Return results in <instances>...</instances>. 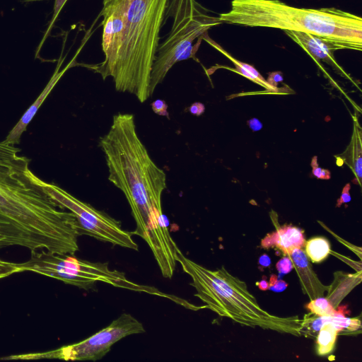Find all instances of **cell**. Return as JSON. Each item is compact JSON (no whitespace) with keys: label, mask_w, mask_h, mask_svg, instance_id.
<instances>
[{"label":"cell","mask_w":362,"mask_h":362,"mask_svg":"<svg viewBox=\"0 0 362 362\" xmlns=\"http://www.w3.org/2000/svg\"><path fill=\"white\" fill-rule=\"evenodd\" d=\"M276 267L280 274H286L289 273L293 267L291 259L284 257L276 263Z\"/></svg>","instance_id":"603a6c76"},{"label":"cell","mask_w":362,"mask_h":362,"mask_svg":"<svg viewBox=\"0 0 362 362\" xmlns=\"http://www.w3.org/2000/svg\"><path fill=\"white\" fill-rule=\"evenodd\" d=\"M44 186L59 207L74 214L78 235H87L115 245L138 250L132 233L124 230L119 221L56 185L44 182Z\"/></svg>","instance_id":"9c48e42d"},{"label":"cell","mask_w":362,"mask_h":362,"mask_svg":"<svg viewBox=\"0 0 362 362\" xmlns=\"http://www.w3.org/2000/svg\"><path fill=\"white\" fill-rule=\"evenodd\" d=\"M67 0H55L54 4L53 14L48 27L52 28L58 18V16Z\"/></svg>","instance_id":"d4e9b609"},{"label":"cell","mask_w":362,"mask_h":362,"mask_svg":"<svg viewBox=\"0 0 362 362\" xmlns=\"http://www.w3.org/2000/svg\"><path fill=\"white\" fill-rule=\"evenodd\" d=\"M311 166L313 168V175L315 177L322 180H329L330 178V172L328 170L320 168L318 165L317 156H313L312 158Z\"/></svg>","instance_id":"44dd1931"},{"label":"cell","mask_w":362,"mask_h":362,"mask_svg":"<svg viewBox=\"0 0 362 362\" xmlns=\"http://www.w3.org/2000/svg\"><path fill=\"white\" fill-rule=\"evenodd\" d=\"M288 284L283 280L278 279L274 274L272 275L269 281V289L275 292H281L284 291Z\"/></svg>","instance_id":"7402d4cb"},{"label":"cell","mask_w":362,"mask_h":362,"mask_svg":"<svg viewBox=\"0 0 362 362\" xmlns=\"http://www.w3.org/2000/svg\"><path fill=\"white\" fill-rule=\"evenodd\" d=\"M175 258L191 277V285L197 291L195 296L206 308L243 325L300 335L302 320L297 316L283 317L269 313L258 304L245 283L223 267L216 270L206 269L188 259L178 247Z\"/></svg>","instance_id":"5b68a950"},{"label":"cell","mask_w":362,"mask_h":362,"mask_svg":"<svg viewBox=\"0 0 362 362\" xmlns=\"http://www.w3.org/2000/svg\"><path fill=\"white\" fill-rule=\"evenodd\" d=\"M284 31L291 40L308 52L317 62H324L332 66L338 73L346 75L334 59L333 53L336 49L331 45L310 33Z\"/></svg>","instance_id":"7c38bea8"},{"label":"cell","mask_w":362,"mask_h":362,"mask_svg":"<svg viewBox=\"0 0 362 362\" xmlns=\"http://www.w3.org/2000/svg\"><path fill=\"white\" fill-rule=\"evenodd\" d=\"M170 1L103 0L120 11L124 25L122 46L110 77L116 90L132 94L141 103L150 97L151 74Z\"/></svg>","instance_id":"277c9868"},{"label":"cell","mask_w":362,"mask_h":362,"mask_svg":"<svg viewBox=\"0 0 362 362\" xmlns=\"http://www.w3.org/2000/svg\"><path fill=\"white\" fill-rule=\"evenodd\" d=\"M153 112L159 115L168 117V105L166 103L160 99L154 100L151 103Z\"/></svg>","instance_id":"cb8c5ba5"},{"label":"cell","mask_w":362,"mask_h":362,"mask_svg":"<svg viewBox=\"0 0 362 362\" xmlns=\"http://www.w3.org/2000/svg\"><path fill=\"white\" fill-rule=\"evenodd\" d=\"M108 169V180L124 194L136 222L132 235L148 244L162 275L170 279L176 266L177 246L165 222L161 198L166 175L151 159L136 132L134 116L114 115L99 139Z\"/></svg>","instance_id":"6da1fadb"},{"label":"cell","mask_w":362,"mask_h":362,"mask_svg":"<svg viewBox=\"0 0 362 362\" xmlns=\"http://www.w3.org/2000/svg\"><path fill=\"white\" fill-rule=\"evenodd\" d=\"M270 263H271L270 258L266 254L262 255L259 258V264L262 267H267L269 266Z\"/></svg>","instance_id":"f546056e"},{"label":"cell","mask_w":362,"mask_h":362,"mask_svg":"<svg viewBox=\"0 0 362 362\" xmlns=\"http://www.w3.org/2000/svg\"><path fill=\"white\" fill-rule=\"evenodd\" d=\"M204 110V105L201 103H194L189 107V112L197 116L202 115Z\"/></svg>","instance_id":"83f0119b"},{"label":"cell","mask_w":362,"mask_h":362,"mask_svg":"<svg viewBox=\"0 0 362 362\" xmlns=\"http://www.w3.org/2000/svg\"><path fill=\"white\" fill-rule=\"evenodd\" d=\"M284 77L281 72L274 71L269 74L267 82L275 90H276L277 85L283 81Z\"/></svg>","instance_id":"484cf974"},{"label":"cell","mask_w":362,"mask_h":362,"mask_svg":"<svg viewBox=\"0 0 362 362\" xmlns=\"http://www.w3.org/2000/svg\"><path fill=\"white\" fill-rule=\"evenodd\" d=\"M30 168V159L0 141V216L28 234L40 250L74 255L78 250L74 214L62 209Z\"/></svg>","instance_id":"7a4b0ae2"},{"label":"cell","mask_w":362,"mask_h":362,"mask_svg":"<svg viewBox=\"0 0 362 362\" xmlns=\"http://www.w3.org/2000/svg\"><path fill=\"white\" fill-rule=\"evenodd\" d=\"M145 332L143 325L128 313L122 314L107 327L78 343L54 350L11 355L0 360L61 359L64 361H98L105 356L112 346L124 337Z\"/></svg>","instance_id":"ba28073f"},{"label":"cell","mask_w":362,"mask_h":362,"mask_svg":"<svg viewBox=\"0 0 362 362\" xmlns=\"http://www.w3.org/2000/svg\"><path fill=\"white\" fill-rule=\"evenodd\" d=\"M339 275L338 278H335V281L329 286V295L326 297L335 309L341 299L358 284L357 279H361V275L357 277L356 274L342 273V276L341 272H339Z\"/></svg>","instance_id":"2e32d148"},{"label":"cell","mask_w":362,"mask_h":362,"mask_svg":"<svg viewBox=\"0 0 362 362\" xmlns=\"http://www.w3.org/2000/svg\"><path fill=\"white\" fill-rule=\"evenodd\" d=\"M52 28H49V27H47V30H45V33H44V35H43V37L41 40V42H40V45L37 47V54H36V57L37 56V54L38 52H40L43 43L45 42V40L47 39V37H48V35H49V33L52 30Z\"/></svg>","instance_id":"4dcf8cb0"},{"label":"cell","mask_w":362,"mask_h":362,"mask_svg":"<svg viewBox=\"0 0 362 362\" xmlns=\"http://www.w3.org/2000/svg\"><path fill=\"white\" fill-rule=\"evenodd\" d=\"M351 185L349 183L346 184L341 192V197L337 199V206L339 207L344 203H348L351 201V197L349 193Z\"/></svg>","instance_id":"4316f807"},{"label":"cell","mask_w":362,"mask_h":362,"mask_svg":"<svg viewBox=\"0 0 362 362\" xmlns=\"http://www.w3.org/2000/svg\"><path fill=\"white\" fill-rule=\"evenodd\" d=\"M304 243L303 231L292 226H284L276 231L267 234L261 241L262 247H276L288 255L294 249L301 248Z\"/></svg>","instance_id":"4fadbf2b"},{"label":"cell","mask_w":362,"mask_h":362,"mask_svg":"<svg viewBox=\"0 0 362 362\" xmlns=\"http://www.w3.org/2000/svg\"><path fill=\"white\" fill-rule=\"evenodd\" d=\"M18 245L31 251L40 250L37 244L7 218L0 216V249Z\"/></svg>","instance_id":"5bb4252c"},{"label":"cell","mask_w":362,"mask_h":362,"mask_svg":"<svg viewBox=\"0 0 362 362\" xmlns=\"http://www.w3.org/2000/svg\"><path fill=\"white\" fill-rule=\"evenodd\" d=\"M288 256L299 277L303 293L310 300L322 296L329 286L323 285L319 280L305 252L301 248H296Z\"/></svg>","instance_id":"8fae6325"},{"label":"cell","mask_w":362,"mask_h":362,"mask_svg":"<svg viewBox=\"0 0 362 362\" xmlns=\"http://www.w3.org/2000/svg\"><path fill=\"white\" fill-rule=\"evenodd\" d=\"M204 39L207 40L209 43L212 45V46H214L215 48L221 52L233 63V64L235 65V71L247 78L248 79L261 85L262 86L266 88L269 90H276L267 82V81L263 78V76L252 65H250L245 62H242L233 58L231 55H230L228 52L223 49L216 43H214L211 40H209V38L206 39V37H204Z\"/></svg>","instance_id":"e0dca14e"},{"label":"cell","mask_w":362,"mask_h":362,"mask_svg":"<svg viewBox=\"0 0 362 362\" xmlns=\"http://www.w3.org/2000/svg\"><path fill=\"white\" fill-rule=\"evenodd\" d=\"M75 58V57H74ZM74 59L69 63V64L65 67L63 70L59 71V68L62 64L64 59L60 57L58 61L56 69L51 77L50 80L47 83V86L34 101V103L29 107V108L25 112L23 116L21 117L19 121L15 124V126L8 132L6 138L3 140L5 143L11 145L19 144L22 134L26 130L28 125L30 124L38 109L48 96L49 93L53 89L55 84L57 83L59 79L62 77L64 73L73 64Z\"/></svg>","instance_id":"30bf717a"},{"label":"cell","mask_w":362,"mask_h":362,"mask_svg":"<svg viewBox=\"0 0 362 362\" xmlns=\"http://www.w3.org/2000/svg\"><path fill=\"white\" fill-rule=\"evenodd\" d=\"M257 285L260 290L266 291L269 289V282L267 281V279H265V276H263L262 280L258 282Z\"/></svg>","instance_id":"1f68e13d"},{"label":"cell","mask_w":362,"mask_h":362,"mask_svg":"<svg viewBox=\"0 0 362 362\" xmlns=\"http://www.w3.org/2000/svg\"><path fill=\"white\" fill-rule=\"evenodd\" d=\"M18 267L20 272H33L86 290L93 288L97 281H101L117 288L176 300L175 296L163 293L155 287L129 281L124 273L109 269L107 263L90 262L69 255L45 250L31 251L30 259L18 263Z\"/></svg>","instance_id":"8992f818"},{"label":"cell","mask_w":362,"mask_h":362,"mask_svg":"<svg viewBox=\"0 0 362 362\" xmlns=\"http://www.w3.org/2000/svg\"><path fill=\"white\" fill-rule=\"evenodd\" d=\"M247 124L253 132H257L262 129V122L257 118H252L248 120Z\"/></svg>","instance_id":"f1b7e54d"},{"label":"cell","mask_w":362,"mask_h":362,"mask_svg":"<svg viewBox=\"0 0 362 362\" xmlns=\"http://www.w3.org/2000/svg\"><path fill=\"white\" fill-rule=\"evenodd\" d=\"M219 23L307 33L336 50L362 49V18L336 8H304L279 0H233Z\"/></svg>","instance_id":"3957f363"},{"label":"cell","mask_w":362,"mask_h":362,"mask_svg":"<svg viewBox=\"0 0 362 362\" xmlns=\"http://www.w3.org/2000/svg\"><path fill=\"white\" fill-rule=\"evenodd\" d=\"M306 308L311 313L318 316L329 315L334 314L337 311L329 300L322 296L311 300L306 305Z\"/></svg>","instance_id":"d6986e66"},{"label":"cell","mask_w":362,"mask_h":362,"mask_svg":"<svg viewBox=\"0 0 362 362\" xmlns=\"http://www.w3.org/2000/svg\"><path fill=\"white\" fill-rule=\"evenodd\" d=\"M330 245L327 239L322 237H316L306 242V255L313 262H320L329 255Z\"/></svg>","instance_id":"ac0fdd59"},{"label":"cell","mask_w":362,"mask_h":362,"mask_svg":"<svg viewBox=\"0 0 362 362\" xmlns=\"http://www.w3.org/2000/svg\"><path fill=\"white\" fill-rule=\"evenodd\" d=\"M19 272L18 263L9 262L0 259V279Z\"/></svg>","instance_id":"ffe728a7"},{"label":"cell","mask_w":362,"mask_h":362,"mask_svg":"<svg viewBox=\"0 0 362 362\" xmlns=\"http://www.w3.org/2000/svg\"><path fill=\"white\" fill-rule=\"evenodd\" d=\"M172 16L173 25L165 41L158 45L153 62L149 84L151 96L170 69L177 62L194 58V40L219 23L208 16L195 0H170L165 21ZM164 21V22H165Z\"/></svg>","instance_id":"52a82bcc"},{"label":"cell","mask_w":362,"mask_h":362,"mask_svg":"<svg viewBox=\"0 0 362 362\" xmlns=\"http://www.w3.org/2000/svg\"><path fill=\"white\" fill-rule=\"evenodd\" d=\"M341 156H343L344 162L354 174L355 178L353 180V182L361 185L362 178V144L361 132L357 120L354 121L351 141L346 151Z\"/></svg>","instance_id":"9a60e30c"}]
</instances>
